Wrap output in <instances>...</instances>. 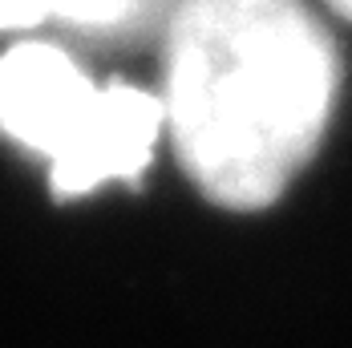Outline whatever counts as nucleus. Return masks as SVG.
I'll list each match as a JSON object with an SVG mask.
<instances>
[{
  "label": "nucleus",
  "instance_id": "nucleus-1",
  "mask_svg": "<svg viewBox=\"0 0 352 348\" xmlns=\"http://www.w3.org/2000/svg\"><path fill=\"white\" fill-rule=\"evenodd\" d=\"M162 113L182 174L223 210H267L316 158L340 53L308 0H178Z\"/></svg>",
  "mask_w": 352,
  "mask_h": 348
},
{
  "label": "nucleus",
  "instance_id": "nucleus-4",
  "mask_svg": "<svg viewBox=\"0 0 352 348\" xmlns=\"http://www.w3.org/2000/svg\"><path fill=\"white\" fill-rule=\"evenodd\" d=\"M53 0H0V33H29L45 25Z\"/></svg>",
  "mask_w": 352,
  "mask_h": 348
},
{
  "label": "nucleus",
  "instance_id": "nucleus-5",
  "mask_svg": "<svg viewBox=\"0 0 352 348\" xmlns=\"http://www.w3.org/2000/svg\"><path fill=\"white\" fill-rule=\"evenodd\" d=\"M324 4H328V8H332L336 17H344V21L352 25V0H324Z\"/></svg>",
  "mask_w": 352,
  "mask_h": 348
},
{
  "label": "nucleus",
  "instance_id": "nucleus-3",
  "mask_svg": "<svg viewBox=\"0 0 352 348\" xmlns=\"http://www.w3.org/2000/svg\"><path fill=\"white\" fill-rule=\"evenodd\" d=\"M178 0H53L49 21L98 49H138L162 36Z\"/></svg>",
  "mask_w": 352,
  "mask_h": 348
},
{
  "label": "nucleus",
  "instance_id": "nucleus-2",
  "mask_svg": "<svg viewBox=\"0 0 352 348\" xmlns=\"http://www.w3.org/2000/svg\"><path fill=\"white\" fill-rule=\"evenodd\" d=\"M166 130L162 98L130 85H98L61 45L21 41L0 53V138L49 162L61 203L102 182L138 186Z\"/></svg>",
  "mask_w": 352,
  "mask_h": 348
}]
</instances>
